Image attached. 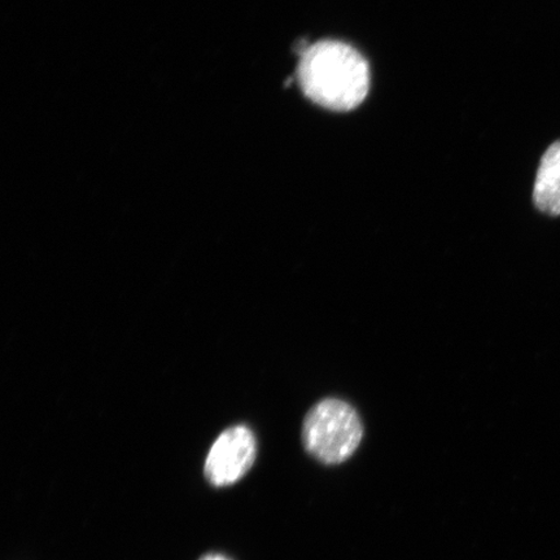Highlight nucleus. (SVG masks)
<instances>
[{
    "mask_svg": "<svg viewBox=\"0 0 560 560\" xmlns=\"http://www.w3.org/2000/svg\"><path fill=\"white\" fill-rule=\"evenodd\" d=\"M256 454L254 432L245 425L231 427L210 447L205 466L207 480L214 487L235 485L254 466Z\"/></svg>",
    "mask_w": 560,
    "mask_h": 560,
    "instance_id": "nucleus-3",
    "label": "nucleus"
},
{
    "mask_svg": "<svg viewBox=\"0 0 560 560\" xmlns=\"http://www.w3.org/2000/svg\"><path fill=\"white\" fill-rule=\"evenodd\" d=\"M298 81L307 100L326 109L348 112L366 100L370 67L345 42L319 40L300 55Z\"/></svg>",
    "mask_w": 560,
    "mask_h": 560,
    "instance_id": "nucleus-1",
    "label": "nucleus"
},
{
    "mask_svg": "<svg viewBox=\"0 0 560 560\" xmlns=\"http://www.w3.org/2000/svg\"><path fill=\"white\" fill-rule=\"evenodd\" d=\"M362 423L349 404L327 398L307 412L303 443L307 453L326 465H339L361 444Z\"/></svg>",
    "mask_w": 560,
    "mask_h": 560,
    "instance_id": "nucleus-2",
    "label": "nucleus"
},
{
    "mask_svg": "<svg viewBox=\"0 0 560 560\" xmlns=\"http://www.w3.org/2000/svg\"><path fill=\"white\" fill-rule=\"evenodd\" d=\"M200 560H231V559L220 556V555H209V556L202 557Z\"/></svg>",
    "mask_w": 560,
    "mask_h": 560,
    "instance_id": "nucleus-5",
    "label": "nucleus"
},
{
    "mask_svg": "<svg viewBox=\"0 0 560 560\" xmlns=\"http://www.w3.org/2000/svg\"><path fill=\"white\" fill-rule=\"evenodd\" d=\"M534 201L542 213L560 214V140L544 153L535 182Z\"/></svg>",
    "mask_w": 560,
    "mask_h": 560,
    "instance_id": "nucleus-4",
    "label": "nucleus"
}]
</instances>
